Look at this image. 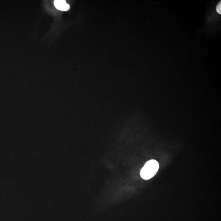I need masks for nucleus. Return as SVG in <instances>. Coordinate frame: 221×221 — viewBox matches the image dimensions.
Returning <instances> with one entry per match:
<instances>
[{"instance_id":"nucleus-1","label":"nucleus","mask_w":221,"mask_h":221,"mask_svg":"<svg viewBox=\"0 0 221 221\" xmlns=\"http://www.w3.org/2000/svg\"><path fill=\"white\" fill-rule=\"evenodd\" d=\"M159 169L158 162L154 160H150L146 163L140 171V176L145 180H148L155 176Z\"/></svg>"},{"instance_id":"nucleus-2","label":"nucleus","mask_w":221,"mask_h":221,"mask_svg":"<svg viewBox=\"0 0 221 221\" xmlns=\"http://www.w3.org/2000/svg\"><path fill=\"white\" fill-rule=\"evenodd\" d=\"M54 5L57 9L61 11H66L70 9V5L63 0H57L54 1Z\"/></svg>"},{"instance_id":"nucleus-3","label":"nucleus","mask_w":221,"mask_h":221,"mask_svg":"<svg viewBox=\"0 0 221 221\" xmlns=\"http://www.w3.org/2000/svg\"><path fill=\"white\" fill-rule=\"evenodd\" d=\"M216 10L217 12H218L219 14H221V2H220L218 4V5H217V7H216Z\"/></svg>"}]
</instances>
